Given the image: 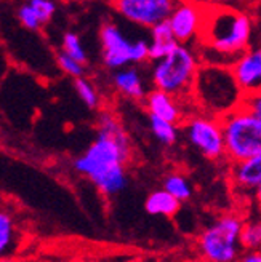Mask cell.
<instances>
[{
  "mask_svg": "<svg viewBox=\"0 0 261 262\" xmlns=\"http://www.w3.org/2000/svg\"><path fill=\"white\" fill-rule=\"evenodd\" d=\"M132 157L130 138L121 120L109 112L98 119V135L87 150L74 160V169L103 195L121 193L128 182L127 163Z\"/></svg>",
  "mask_w": 261,
  "mask_h": 262,
  "instance_id": "6da1fadb",
  "label": "cell"
},
{
  "mask_svg": "<svg viewBox=\"0 0 261 262\" xmlns=\"http://www.w3.org/2000/svg\"><path fill=\"white\" fill-rule=\"evenodd\" d=\"M255 24L252 16L234 5H219L205 10L204 26L195 45L200 62L231 66L253 38Z\"/></svg>",
  "mask_w": 261,
  "mask_h": 262,
  "instance_id": "7a4b0ae2",
  "label": "cell"
},
{
  "mask_svg": "<svg viewBox=\"0 0 261 262\" xmlns=\"http://www.w3.org/2000/svg\"><path fill=\"white\" fill-rule=\"evenodd\" d=\"M242 96L244 93L228 66L200 62L191 90V102L195 109L219 119L236 109Z\"/></svg>",
  "mask_w": 261,
  "mask_h": 262,
  "instance_id": "3957f363",
  "label": "cell"
},
{
  "mask_svg": "<svg viewBox=\"0 0 261 262\" xmlns=\"http://www.w3.org/2000/svg\"><path fill=\"white\" fill-rule=\"evenodd\" d=\"M151 83L179 99H191V90L200 66L197 51L191 45L176 43L164 58L151 61Z\"/></svg>",
  "mask_w": 261,
  "mask_h": 262,
  "instance_id": "277c9868",
  "label": "cell"
},
{
  "mask_svg": "<svg viewBox=\"0 0 261 262\" xmlns=\"http://www.w3.org/2000/svg\"><path fill=\"white\" fill-rule=\"evenodd\" d=\"M225 157L234 163L261 155V117L242 106L219 117Z\"/></svg>",
  "mask_w": 261,
  "mask_h": 262,
  "instance_id": "5b68a950",
  "label": "cell"
},
{
  "mask_svg": "<svg viewBox=\"0 0 261 262\" xmlns=\"http://www.w3.org/2000/svg\"><path fill=\"white\" fill-rule=\"evenodd\" d=\"M244 219L239 214H223L205 227L197 246L207 262H236L240 256L239 232Z\"/></svg>",
  "mask_w": 261,
  "mask_h": 262,
  "instance_id": "8992f818",
  "label": "cell"
},
{
  "mask_svg": "<svg viewBox=\"0 0 261 262\" xmlns=\"http://www.w3.org/2000/svg\"><path fill=\"white\" fill-rule=\"evenodd\" d=\"M185 136L194 149H197L208 160H219L225 157L223 131H221L219 119L213 115L197 111L189 114L183 120Z\"/></svg>",
  "mask_w": 261,
  "mask_h": 262,
  "instance_id": "52a82bcc",
  "label": "cell"
},
{
  "mask_svg": "<svg viewBox=\"0 0 261 262\" xmlns=\"http://www.w3.org/2000/svg\"><path fill=\"white\" fill-rule=\"evenodd\" d=\"M119 15L135 26L151 29L170 16L179 0H114Z\"/></svg>",
  "mask_w": 261,
  "mask_h": 262,
  "instance_id": "ba28073f",
  "label": "cell"
},
{
  "mask_svg": "<svg viewBox=\"0 0 261 262\" xmlns=\"http://www.w3.org/2000/svg\"><path fill=\"white\" fill-rule=\"evenodd\" d=\"M204 18L205 8L189 2V0H179L167 19L176 43L191 47L197 45Z\"/></svg>",
  "mask_w": 261,
  "mask_h": 262,
  "instance_id": "9c48e42d",
  "label": "cell"
},
{
  "mask_svg": "<svg viewBox=\"0 0 261 262\" xmlns=\"http://www.w3.org/2000/svg\"><path fill=\"white\" fill-rule=\"evenodd\" d=\"M101 58L108 69L115 71L130 64V47L132 40L115 23L103 24L99 31Z\"/></svg>",
  "mask_w": 261,
  "mask_h": 262,
  "instance_id": "30bf717a",
  "label": "cell"
},
{
  "mask_svg": "<svg viewBox=\"0 0 261 262\" xmlns=\"http://www.w3.org/2000/svg\"><path fill=\"white\" fill-rule=\"evenodd\" d=\"M236 82L244 95L255 93L261 88V51L249 48L240 53L229 66Z\"/></svg>",
  "mask_w": 261,
  "mask_h": 262,
  "instance_id": "8fae6325",
  "label": "cell"
},
{
  "mask_svg": "<svg viewBox=\"0 0 261 262\" xmlns=\"http://www.w3.org/2000/svg\"><path fill=\"white\" fill-rule=\"evenodd\" d=\"M188 102H191V99L188 101L179 99L155 88L149 91L145 98V104H146L149 115H154V117H157V119L173 122L178 125L183 123V120L188 117V114L185 112V104Z\"/></svg>",
  "mask_w": 261,
  "mask_h": 262,
  "instance_id": "7c38bea8",
  "label": "cell"
},
{
  "mask_svg": "<svg viewBox=\"0 0 261 262\" xmlns=\"http://www.w3.org/2000/svg\"><path fill=\"white\" fill-rule=\"evenodd\" d=\"M112 86L121 96L132 101H145L149 93L146 77L143 75L138 66H125V68L112 71Z\"/></svg>",
  "mask_w": 261,
  "mask_h": 262,
  "instance_id": "4fadbf2b",
  "label": "cell"
},
{
  "mask_svg": "<svg viewBox=\"0 0 261 262\" xmlns=\"http://www.w3.org/2000/svg\"><path fill=\"white\" fill-rule=\"evenodd\" d=\"M232 184L245 195H256L261 189V155L234 162Z\"/></svg>",
  "mask_w": 261,
  "mask_h": 262,
  "instance_id": "5bb4252c",
  "label": "cell"
},
{
  "mask_svg": "<svg viewBox=\"0 0 261 262\" xmlns=\"http://www.w3.org/2000/svg\"><path fill=\"white\" fill-rule=\"evenodd\" d=\"M19 243V226L16 216L0 205V257L13 256Z\"/></svg>",
  "mask_w": 261,
  "mask_h": 262,
  "instance_id": "9a60e30c",
  "label": "cell"
},
{
  "mask_svg": "<svg viewBox=\"0 0 261 262\" xmlns=\"http://www.w3.org/2000/svg\"><path fill=\"white\" fill-rule=\"evenodd\" d=\"M151 31V38L148 40L149 45V61H155L164 58L167 53L176 47V40L172 34L168 21H160L149 29Z\"/></svg>",
  "mask_w": 261,
  "mask_h": 262,
  "instance_id": "2e32d148",
  "label": "cell"
},
{
  "mask_svg": "<svg viewBox=\"0 0 261 262\" xmlns=\"http://www.w3.org/2000/svg\"><path fill=\"white\" fill-rule=\"evenodd\" d=\"M146 211L151 216H162V217H173L178 214L181 202H178L173 195H170L167 190H154L149 193V196L145 202Z\"/></svg>",
  "mask_w": 261,
  "mask_h": 262,
  "instance_id": "e0dca14e",
  "label": "cell"
},
{
  "mask_svg": "<svg viewBox=\"0 0 261 262\" xmlns=\"http://www.w3.org/2000/svg\"><path fill=\"white\" fill-rule=\"evenodd\" d=\"M149 128L154 138L160 144H164V146H173L179 138L178 123L157 119V117H154V115H149Z\"/></svg>",
  "mask_w": 261,
  "mask_h": 262,
  "instance_id": "ac0fdd59",
  "label": "cell"
},
{
  "mask_svg": "<svg viewBox=\"0 0 261 262\" xmlns=\"http://www.w3.org/2000/svg\"><path fill=\"white\" fill-rule=\"evenodd\" d=\"M164 190L173 195L178 202H188L192 196V186L189 179L181 173H170L164 179Z\"/></svg>",
  "mask_w": 261,
  "mask_h": 262,
  "instance_id": "d6986e66",
  "label": "cell"
},
{
  "mask_svg": "<svg viewBox=\"0 0 261 262\" xmlns=\"http://www.w3.org/2000/svg\"><path fill=\"white\" fill-rule=\"evenodd\" d=\"M240 250L255 251L261 245V226L258 221H244L239 232Z\"/></svg>",
  "mask_w": 261,
  "mask_h": 262,
  "instance_id": "ffe728a7",
  "label": "cell"
},
{
  "mask_svg": "<svg viewBox=\"0 0 261 262\" xmlns=\"http://www.w3.org/2000/svg\"><path fill=\"white\" fill-rule=\"evenodd\" d=\"M74 88L77 91V95L82 99V102L88 109H96L99 106V95L95 85L82 75L74 78Z\"/></svg>",
  "mask_w": 261,
  "mask_h": 262,
  "instance_id": "44dd1931",
  "label": "cell"
},
{
  "mask_svg": "<svg viewBox=\"0 0 261 262\" xmlns=\"http://www.w3.org/2000/svg\"><path fill=\"white\" fill-rule=\"evenodd\" d=\"M63 53L69 55L71 58L77 59L82 64H85L88 59L87 50L81 40V37L75 32H66L63 35Z\"/></svg>",
  "mask_w": 261,
  "mask_h": 262,
  "instance_id": "7402d4cb",
  "label": "cell"
},
{
  "mask_svg": "<svg viewBox=\"0 0 261 262\" xmlns=\"http://www.w3.org/2000/svg\"><path fill=\"white\" fill-rule=\"evenodd\" d=\"M28 4L31 5V8L34 10L42 24H47L56 13L55 0H28Z\"/></svg>",
  "mask_w": 261,
  "mask_h": 262,
  "instance_id": "603a6c76",
  "label": "cell"
},
{
  "mask_svg": "<svg viewBox=\"0 0 261 262\" xmlns=\"http://www.w3.org/2000/svg\"><path fill=\"white\" fill-rule=\"evenodd\" d=\"M56 62H58V68L63 72H66L68 75H71L74 78L82 77L85 74V64H82V62H79L77 59L71 58L66 53H63V51L56 56Z\"/></svg>",
  "mask_w": 261,
  "mask_h": 262,
  "instance_id": "cb8c5ba5",
  "label": "cell"
},
{
  "mask_svg": "<svg viewBox=\"0 0 261 262\" xmlns=\"http://www.w3.org/2000/svg\"><path fill=\"white\" fill-rule=\"evenodd\" d=\"M16 15H18L19 23L23 24V28H26L28 31H38L44 26L41 23V19L37 18V15L34 13V10L31 8V5L28 2H24L23 5L18 7Z\"/></svg>",
  "mask_w": 261,
  "mask_h": 262,
  "instance_id": "d4e9b609",
  "label": "cell"
},
{
  "mask_svg": "<svg viewBox=\"0 0 261 262\" xmlns=\"http://www.w3.org/2000/svg\"><path fill=\"white\" fill-rule=\"evenodd\" d=\"M149 61V45L146 38H136L132 40L130 47V64L141 66Z\"/></svg>",
  "mask_w": 261,
  "mask_h": 262,
  "instance_id": "484cf974",
  "label": "cell"
},
{
  "mask_svg": "<svg viewBox=\"0 0 261 262\" xmlns=\"http://www.w3.org/2000/svg\"><path fill=\"white\" fill-rule=\"evenodd\" d=\"M189 2L199 5L205 10L208 8H215V7H219V5H231V0H189Z\"/></svg>",
  "mask_w": 261,
  "mask_h": 262,
  "instance_id": "4316f807",
  "label": "cell"
},
{
  "mask_svg": "<svg viewBox=\"0 0 261 262\" xmlns=\"http://www.w3.org/2000/svg\"><path fill=\"white\" fill-rule=\"evenodd\" d=\"M239 262H261V254H259L258 250H255V251H247V253L240 257Z\"/></svg>",
  "mask_w": 261,
  "mask_h": 262,
  "instance_id": "83f0119b",
  "label": "cell"
},
{
  "mask_svg": "<svg viewBox=\"0 0 261 262\" xmlns=\"http://www.w3.org/2000/svg\"><path fill=\"white\" fill-rule=\"evenodd\" d=\"M0 262H23V260L15 256H7V257H0Z\"/></svg>",
  "mask_w": 261,
  "mask_h": 262,
  "instance_id": "f1b7e54d",
  "label": "cell"
},
{
  "mask_svg": "<svg viewBox=\"0 0 261 262\" xmlns=\"http://www.w3.org/2000/svg\"><path fill=\"white\" fill-rule=\"evenodd\" d=\"M38 262H55V260H47V259H44V260H38Z\"/></svg>",
  "mask_w": 261,
  "mask_h": 262,
  "instance_id": "f546056e",
  "label": "cell"
},
{
  "mask_svg": "<svg viewBox=\"0 0 261 262\" xmlns=\"http://www.w3.org/2000/svg\"><path fill=\"white\" fill-rule=\"evenodd\" d=\"M132 262H139V260H132Z\"/></svg>",
  "mask_w": 261,
  "mask_h": 262,
  "instance_id": "4dcf8cb0",
  "label": "cell"
}]
</instances>
